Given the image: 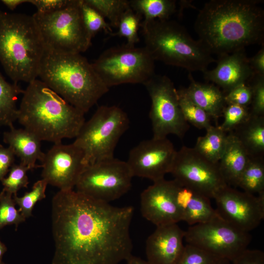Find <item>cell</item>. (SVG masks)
I'll use <instances>...</instances> for the list:
<instances>
[{"mask_svg":"<svg viewBox=\"0 0 264 264\" xmlns=\"http://www.w3.org/2000/svg\"><path fill=\"white\" fill-rule=\"evenodd\" d=\"M132 206L117 207L73 190L52 200V264H119L132 255Z\"/></svg>","mask_w":264,"mask_h":264,"instance_id":"obj_1","label":"cell"},{"mask_svg":"<svg viewBox=\"0 0 264 264\" xmlns=\"http://www.w3.org/2000/svg\"><path fill=\"white\" fill-rule=\"evenodd\" d=\"M259 0H211L199 11L195 30L199 40L218 56L264 44V11Z\"/></svg>","mask_w":264,"mask_h":264,"instance_id":"obj_2","label":"cell"},{"mask_svg":"<svg viewBox=\"0 0 264 264\" xmlns=\"http://www.w3.org/2000/svg\"><path fill=\"white\" fill-rule=\"evenodd\" d=\"M22 94L17 120L24 129L54 144L77 136L86 121L84 112L40 79L28 83Z\"/></svg>","mask_w":264,"mask_h":264,"instance_id":"obj_3","label":"cell"},{"mask_svg":"<svg viewBox=\"0 0 264 264\" xmlns=\"http://www.w3.org/2000/svg\"><path fill=\"white\" fill-rule=\"evenodd\" d=\"M38 77L85 114L109 90L80 53L45 49Z\"/></svg>","mask_w":264,"mask_h":264,"instance_id":"obj_4","label":"cell"},{"mask_svg":"<svg viewBox=\"0 0 264 264\" xmlns=\"http://www.w3.org/2000/svg\"><path fill=\"white\" fill-rule=\"evenodd\" d=\"M45 50L32 15L0 11V63L13 83L37 79Z\"/></svg>","mask_w":264,"mask_h":264,"instance_id":"obj_5","label":"cell"},{"mask_svg":"<svg viewBox=\"0 0 264 264\" xmlns=\"http://www.w3.org/2000/svg\"><path fill=\"white\" fill-rule=\"evenodd\" d=\"M145 47L153 59L185 68L190 72L207 69L216 62L201 43L194 40L176 21L155 20L140 24Z\"/></svg>","mask_w":264,"mask_h":264,"instance_id":"obj_6","label":"cell"},{"mask_svg":"<svg viewBox=\"0 0 264 264\" xmlns=\"http://www.w3.org/2000/svg\"><path fill=\"white\" fill-rule=\"evenodd\" d=\"M127 113L116 106H101L85 122L73 143L84 154L85 164L114 157L115 147L128 129Z\"/></svg>","mask_w":264,"mask_h":264,"instance_id":"obj_7","label":"cell"},{"mask_svg":"<svg viewBox=\"0 0 264 264\" xmlns=\"http://www.w3.org/2000/svg\"><path fill=\"white\" fill-rule=\"evenodd\" d=\"M82 0H71L67 6L55 12L33 14L45 49L81 54L89 48L91 41L83 22Z\"/></svg>","mask_w":264,"mask_h":264,"instance_id":"obj_8","label":"cell"},{"mask_svg":"<svg viewBox=\"0 0 264 264\" xmlns=\"http://www.w3.org/2000/svg\"><path fill=\"white\" fill-rule=\"evenodd\" d=\"M91 65L109 88L125 84H143L155 74L154 60L145 47L125 44L110 48Z\"/></svg>","mask_w":264,"mask_h":264,"instance_id":"obj_9","label":"cell"},{"mask_svg":"<svg viewBox=\"0 0 264 264\" xmlns=\"http://www.w3.org/2000/svg\"><path fill=\"white\" fill-rule=\"evenodd\" d=\"M143 85L151 98L149 117L153 137L174 134L182 138L189 129L179 105L177 89L167 76L154 74Z\"/></svg>","mask_w":264,"mask_h":264,"instance_id":"obj_10","label":"cell"},{"mask_svg":"<svg viewBox=\"0 0 264 264\" xmlns=\"http://www.w3.org/2000/svg\"><path fill=\"white\" fill-rule=\"evenodd\" d=\"M133 177L126 162L113 157L86 166L75 187L80 193L109 203L129 191Z\"/></svg>","mask_w":264,"mask_h":264,"instance_id":"obj_11","label":"cell"},{"mask_svg":"<svg viewBox=\"0 0 264 264\" xmlns=\"http://www.w3.org/2000/svg\"><path fill=\"white\" fill-rule=\"evenodd\" d=\"M184 239L188 244L231 262L247 249L251 236L249 233L233 227L218 215L207 222L189 226L185 231Z\"/></svg>","mask_w":264,"mask_h":264,"instance_id":"obj_12","label":"cell"},{"mask_svg":"<svg viewBox=\"0 0 264 264\" xmlns=\"http://www.w3.org/2000/svg\"><path fill=\"white\" fill-rule=\"evenodd\" d=\"M170 173L180 184L213 198L226 185L218 163H213L193 148L182 146L176 151Z\"/></svg>","mask_w":264,"mask_h":264,"instance_id":"obj_13","label":"cell"},{"mask_svg":"<svg viewBox=\"0 0 264 264\" xmlns=\"http://www.w3.org/2000/svg\"><path fill=\"white\" fill-rule=\"evenodd\" d=\"M213 198L218 215L242 232L249 233L258 227L264 218V194L256 196L226 185Z\"/></svg>","mask_w":264,"mask_h":264,"instance_id":"obj_14","label":"cell"},{"mask_svg":"<svg viewBox=\"0 0 264 264\" xmlns=\"http://www.w3.org/2000/svg\"><path fill=\"white\" fill-rule=\"evenodd\" d=\"M176 151L167 137L144 140L130 152L126 161L133 176L155 182L170 173Z\"/></svg>","mask_w":264,"mask_h":264,"instance_id":"obj_15","label":"cell"},{"mask_svg":"<svg viewBox=\"0 0 264 264\" xmlns=\"http://www.w3.org/2000/svg\"><path fill=\"white\" fill-rule=\"evenodd\" d=\"M42 179L60 190H73L86 167L83 152L73 143L62 142L45 153L42 162Z\"/></svg>","mask_w":264,"mask_h":264,"instance_id":"obj_16","label":"cell"},{"mask_svg":"<svg viewBox=\"0 0 264 264\" xmlns=\"http://www.w3.org/2000/svg\"><path fill=\"white\" fill-rule=\"evenodd\" d=\"M175 181L154 182L140 195L142 216L156 227L177 223L182 216L175 200Z\"/></svg>","mask_w":264,"mask_h":264,"instance_id":"obj_17","label":"cell"},{"mask_svg":"<svg viewBox=\"0 0 264 264\" xmlns=\"http://www.w3.org/2000/svg\"><path fill=\"white\" fill-rule=\"evenodd\" d=\"M248 59L244 49L219 56L217 66L203 72L204 78L225 94L240 84H247L254 75Z\"/></svg>","mask_w":264,"mask_h":264,"instance_id":"obj_18","label":"cell"},{"mask_svg":"<svg viewBox=\"0 0 264 264\" xmlns=\"http://www.w3.org/2000/svg\"><path fill=\"white\" fill-rule=\"evenodd\" d=\"M184 235L177 223L157 226L146 241L147 261L150 264H176L184 250Z\"/></svg>","mask_w":264,"mask_h":264,"instance_id":"obj_19","label":"cell"},{"mask_svg":"<svg viewBox=\"0 0 264 264\" xmlns=\"http://www.w3.org/2000/svg\"><path fill=\"white\" fill-rule=\"evenodd\" d=\"M3 142L12 149L20 163L29 170L38 167L36 161H43L45 153L41 149V141L33 133L24 128L16 129L14 126L3 134Z\"/></svg>","mask_w":264,"mask_h":264,"instance_id":"obj_20","label":"cell"},{"mask_svg":"<svg viewBox=\"0 0 264 264\" xmlns=\"http://www.w3.org/2000/svg\"><path fill=\"white\" fill-rule=\"evenodd\" d=\"M190 84L182 89L187 97L195 104L205 111L216 122L222 116L226 104L224 94L213 84L203 83L194 80L191 73L188 75Z\"/></svg>","mask_w":264,"mask_h":264,"instance_id":"obj_21","label":"cell"},{"mask_svg":"<svg viewBox=\"0 0 264 264\" xmlns=\"http://www.w3.org/2000/svg\"><path fill=\"white\" fill-rule=\"evenodd\" d=\"M250 157L235 135L230 132L224 152L218 164L222 177L227 185L237 187Z\"/></svg>","mask_w":264,"mask_h":264,"instance_id":"obj_22","label":"cell"},{"mask_svg":"<svg viewBox=\"0 0 264 264\" xmlns=\"http://www.w3.org/2000/svg\"><path fill=\"white\" fill-rule=\"evenodd\" d=\"M231 132L240 141L250 158H264V116L250 114L245 121Z\"/></svg>","mask_w":264,"mask_h":264,"instance_id":"obj_23","label":"cell"},{"mask_svg":"<svg viewBox=\"0 0 264 264\" xmlns=\"http://www.w3.org/2000/svg\"><path fill=\"white\" fill-rule=\"evenodd\" d=\"M206 134L199 136L194 149L203 157L213 163H218L226 145L228 133L219 125L211 126Z\"/></svg>","mask_w":264,"mask_h":264,"instance_id":"obj_24","label":"cell"},{"mask_svg":"<svg viewBox=\"0 0 264 264\" xmlns=\"http://www.w3.org/2000/svg\"><path fill=\"white\" fill-rule=\"evenodd\" d=\"M23 91L18 84L6 81L0 72V127L13 126L18 117V96Z\"/></svg>","mask_w":264,"mask_h":264,"instance_id":"obj_25","label":"cell"},{"mask_svg":"<svg viewBox=\"0 0 264 264\" xmlns=\"http://www.w3.org/2000/svg\"><path fill=\"white\" fill-rule=\"evenodd\" d=\"M130 3L133 11L143 16L142 24L155 20H169L176 11L174 0H131Z\"/></svg>","mask_w":264,"mask_h":264,"instance_id":"obj_26","label":"cell"},{"mask_svg":"<svg viewBox=\"0 0 264 264\" xmlns=\"http://www.w3.org/2000/svg\"><path fill=\"white\" fill-rule=\"evenodd\" d=\"M210 198L195 191L182 211V221L190 226L204 223L218 215L210 202Z\"/></svg>","mask_w":264,"mask_h":264,"instance_id":"obj_27","label":"cell"},{"mask_svg":"<svg viewBox=\"0 0 264 264\" xmlns=\"http://www.w3.org/2000/svg\"><path fill=\"white\" fill-rule=\"evenodd\" d=\"M237 187L251 194H264V158H250L241 176Z\"/></svg>","mask_w":264,"mask_h":264,"instance_id":"obj_28","label":"cell"},{"mask_svg":"<svg viewBox=\"0 0 264 264\" xmlns=\"http://www.w3.org/2000/svg\"><path fill=\"white\" fill-rule=\"evenodd\" d=\"M179 105L182 115L189 124L199 129L207 130L211 126L212 118L203 109L192 102L182 88L177 89Z\"/></svg>","mask_w":264,"mask_h":264,"instance_id":"obj_29","label":"cell"},{"mask_svg":"<svg viewBox=\"0 0 264 264\" xmlns=\"http://www.w3.org/2000/svg\"><path fill=\"white\" fill-rule=\"evenodd\" d=\"M110 22V25L117 28L125 12L131 7L127 0H84Z\"/></svg>","mask_w":264,"mask_h":264,"instance_id":"obj_30","label":"cell"},{"mask_svg":"<svg viewBox=\"0 0 264 264\" xmlns=\"http://www.w3.org/2000/svg\"><path fill=\"white\" fill-rule=\"evenodd\" d=\"M142 18L140 14L130 7L122 15L117 27V31L110 33V35L124 37L127 40L126 45L134 46L139 40L138 31Z\"/></svg>","mask_w":264,"mask_h":264,"instance_id":"obj_31","label":"cell"},{"mask_svg":"<svg viewBox=\"0 0 264 264\" xmlns=\"http://www.w3.org/2000/svg\"><path fill=\"white\" fill-rule=\"evenodd\" d=\"M47 182L42 179L36 182L32 190L25 193L22 197L13 196V198L19 207L18 210L26 219L32 216L33 209L36 203L45 198Z\"/></svg>","mask_w":264,"mask_h":264,"instance_id":"obj_32","label":"cell"},{"mask_svg":"<svg viewBox=\"0 0 264 264\" xmlns=\"http://www.w3.org/2000/svg\"><path fill=\"white\" fill-rule=\"evenodd\" d=\"M83 24L89 39L92 38L99 31L104 30L111 33L110 24L106 22L105 18L95 9L82 0L81 6Z\"/></svg>","mask_w":264,"mask_h":264,"instance_id":"obj_33","label":"cell"},{"mask_svg":"<svg viewBox=\"0 0 264 264\" xmlns=\"http://www.w3.org/2000/svg\"><path fill=\"white\" fill-rule=\"evenodd\" d=\"M16 204L13 195L2 189L0 193V229L12 224L17 228L25 221V218L16 209Z\"/></svg>","mask_w":264,"mask_h":264,"instance_id":"obj_34","label":"cell"},{"mask_svg":"<svg viewBox=\"0 0 264 264\" xmlns=\"http://www.w3.org/2000/svg\"><path fill=\"white\" fill-rule=\"evenodd\" d=\"M28 170L29 168L21 163L14 164L9 170L8 176L1 180L3 189L13 196L17 195V192L21 188H27L29 183L27 175Z\"/></svg>","mask_w":264,"mask_h":264,"instance_id":"obj_35","label":"cell"},{"mask_svg":"<svg viewBox=\"0 0 264 264\" xmlns=\"http://www.w3.org/2000/svg\"><path fill=\"white\" fill-rule=\"evenodd\" d=\"M249 108L233 104H226L222 112L224 120L219 125L227 133L233 131L249 116Z\"/></svg>","mask_w":264,"mask_h":264,"instance_id":"obj_36","label":"cell"},{"mask_svg":"<svg viewBox=\"0 0 264 264\" xmlns=\"http://www.w3.org/2000/svg\"><path fill=\"white\" fill-rule=\"evenodd\" d=\"M220 259L197 246L187 243L176 264H216Z\"/></svg>","mask_w":264,"mask_h":264,"instance_id":"obj_37","label":"cell"},{"mask_svg":"<svg viewBox=\"0 0 264 264\" xmlns=\"http://www.w3.org/2000/svg\"><path fill=\"white\" fill-rule=\"evenodd\" d=\"M247 84L252 91L250 114L264 116V76L254 75Z\"/></svg>","mask_w":264,"mask_h":264,"instance_id":"obj_38","label":"cell"},{"mask_svg":"<svg viewBox=\"0 0 264 264\" xmlns=\"http://www.w3.org/2000/svg\"><path fill=\"white\" fill-rule=\"evenodd\" d=\"M226 104L237 105L248 108L252 101V91L248 84H240L224 94Z\"/></svg>","mask_w":264,"mask_h":264,"instance_id":"obj_39","label":"cell"},{"mask_svg":"<svg viewBox=\"0 0 264 264\" xmlns=\"http://www.w3.org/2000/svg\"><path fill=\"white\" fill-rule=\"evenodd\" d=\"M71 0H28V3L34 5L37 12L46 13L55 12L67 6Z\"/></svg>","mask_w":264,"mask_h":264,"instance_id":"obj_40","label":"cell"},{"mask_svg":"<svg viewBox=\"0 0 264 264\" xmlns=\"http://www.w3.org/2000/svg\"><path fill=\"white\" fill-rule=\"evenodd\" d=\"M230 264H264V253L258 249H246L232 260Z\"/></svg>","mask_w":264,"mask_h":264,"instance_id":"obj_41","label":"cell"},{"mask_svg":"<svg viewBox=\"0 0 264 264\" xmlns=\"http://www.w3.org/2000/svg\"><path fill=\"white\" fill-rule=\"evenodd\" d=\"M15 154L8 146L0 144V181L5 177L10 168L14 164Z\"/></svg>","mask_w":264,"mask_h":264,"instance_id":"obj_42","label":"cell"},{"mask_svg":"<svg viewBox=\"0 0 264 264\" xmlns=\"http://www.w3.org/2000/svg\"><path fill=\"white\" fill-rule=\"evenodd\" d=\"M249 63L254 75L264 76V46L252 57L249 58Z\"/></svg>","mask_w":264,"mask_h":264,"instance_id":"obj_43","label":"cell"},{"mask_svg":"<svg viewBox=\"0 0 264 264\" xmlns=\"http://www.w3.org/2000/svg\"><path fill=\"white\" fill-rule=\"evenodd\" d=\"M1 2L11 10H14L19 5L28 2V0H2Z\"/></svg>","mask_w":264,"mask_h":264,"instance_id":"obj_44","label":"cell"},{"mask_svg":"<svg viewBox=\"0 0 264 264\" xmlns=\"http://www.w3.org/2000/svg\"><path fill=\"white\" fill-rule=\"evenodd\" d=\"M125 261V264H150L147 261L132 255H131Z\"/></svg>","mask_w":264,"mask_h":264,"instance_id":"obj_45","label":"cell"},{"mask_svg":"<svg viewBox=\"0 0 264 264\" xmlns=\"http://www.w3.org/2000/svg\"><path fill=\"white\" fill-rule=\"evenodd\" d=\"M7 250L5 245L0 240V261H1L3 255Z\"/></svg>","mask_w":264,"mask_h":264,"instance_id":"obj_46","label":"cell"},{"mask_svg":"<svg viewBox=\"0 0 264 264\" xmlns=\"http://www.w3.org/2000/svg\"><path fill=\"white\" fill-rule=\"evenodd\" d=\"M231 262L227 259H221L216 264H230Z\"/></svg>","mask_w":264,"mask_h":264,"instance_id":"obj_47","label":"cell"},{"mask_svg":"<svg viewBox=\"0 0 264 264\" xmlns=\"http://www.w3.org/2000/svg\"><path fill=\"white\" fill-rule=\"evenodd\" d=\"M0 264H6L2 262V261H0Z\"/></svg>","mask_w":264,"mask_h":264,"instance_id":"obj_48","label":"cell"}]
</instances>
